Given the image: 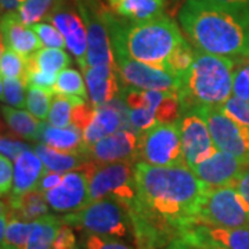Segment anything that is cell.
<instances>
[{"mask_svg": "<svg viewBox=\"0 0 249 249\" xmlns=\"http://www.w3.org/2000/svg\"><path fill=\"white\" fill-rule=\"evenodd\" d=\"M136 204L129 209L137 249L168 247L198 224L199 208L209 187L186 165H134Z\"/></svg>", "mask_w": 249, "mask_h": 249, "instance_id": "obj_1", "label": "cell"}, {"mask_svg": "<svg viewBox=\"0 0 249 249\" xmlns=\"http://www.w3.org/2000/svg\"><path fill=\"white\" fill-rule=\"evenodd\" d=\"M178 22L201 52L232 60L249 57V7L186 0Z\"/></svg>", "mask_w": 249, "mask_h": 249, "instance_id": "obj_2", "label": "cell"}, {"mask_svg": "<svg viewBox=\"0 0 249 249\" xmlns=\"http://www.w3.org/2000/svg\"><path fill=\"white\" fill-rule=\"evenodd\" d=\"M103 17L109 31L112 50H121L157 70L168 71L169 55L184 40L176 22L165 16L139 24H124L116 19L112 11L103 7Z\"/></svg>", "mask_w": 249, "mask_h": 249, "instance_id": "obj_3", "label": "cell"}, {"mask_svg": "<svg viewBox=\"0 0 249 249\" xmlns=\"http://www.w3.org/2000/svg\"><path fill=\"white\" fill-rule=\"evenodd\" d=\"M235 60L201 52L181 79L178 98L181 115L204 108L222 107L232 96Z\"/></svg>", "mask_w": 249, "mask_h": 249, "instance_id": "obj_4", "label": "cell"}, {"mask_svg": "<svg viewBox=\"0 0 249 249\" xmlns=\"http://www.w3.org/2000/svg\"><path fill=\"white\" fill-rule=\"evenodd\" d=\"M61 223L71 227L104 237L126 238L134 237L133 223L129 209L116 199L103 198L86 205L80 211L67 213Z\"/></svg>", "mask_w": 249, "mask_h": 249, "instance_id": "obj_5", "label": "cell"}, {"mask_svg": "<svg viewBox=\"0 0 249 249\" xmlns=\"http://www.w3.org/2000/svg\"><path fill=\"white\" fill-rule=\"evenodd\" d=\"M89 176V204L111 198L130 209L137 199V186L132 163L98 165L88 160L82 169ZM88 204V205H89Z\"/></svg>", "mask_w": 249, "mask_h": 249, "instance_id": "obj_6", "label": "cell"}, {"mask_svg": "<svg viewBox=\"0 0 249 249\" xmlns=\"http://www.w3.org/2000/svg\"><path fill=\"white\" fill-rule=\"evenodd\" d=\"M198 224L222 229L249 227V208L232 186L209 188L199 208Z\"/></svg>", "mask_w": 249, "mask_h": 249, "instance_id": "obj_7", "label": "cell"}, {"mask_svg": "<svg viewBox=\"0 0 249 249\" xmlns=\"http://www.w3.org/2000/svg\"><path fill=\"white\" fill-rule=\"evenodd\" d=\"M139 136H140L139 162L152 166L186 165L178 121L172 124H155L151 129L139 133Z\"/></svg>", "mask_w": 249, "mask_h": 249, "instance_id": "obj_8", "label": "cell"}, {"mask_svg": "<svg viewBox=\"0 0 249 249\" xmlns=\"http://www.w3.org/2000/svg\"><path fill=\"white\" fill-rule=\"evenodd\" d=\"M76 7L88 31V65H116L103 7L97 0H76Z\"/></svg>", "mask_w": 249, "mask_h": 249, "instance_id": "obj_9", "label": "cell"}, {"mask_svg": "<svg viewBox=\"0 0 249 249\" xmlns=\"http://www.w3.org/2000/svg\"><path fill=\"white\" fill-rule=\"evenodd\" d=\"M119 78L124 83L142 90L178 91L181 78L168 71L157 70L144 62L137 61L121 50H112Z\"/></svg>", "mask_w": 249, "mask_h": 249, "instance_id": "obj_10", "label": "cell"}, {"mask_svg": "<svg viewBox=\"0 0 249 249\" xmlns=\"http://www.w3.org/2000/svg\"><path fill=\"white\" fill-rule=\"evenodd\" d=\"M204 116L217 150L249 162V127L223 114L220 107L198 111Z\"/></svg>", "mask_w": 249, "mask_h": 249, "instance_id": "obj_11", "label": "cell"}, {"mask_svg": "<svg viewBox=\"0 0 249 249\" xmlns=\"http://www.w3.org/2000/svg\"><path fill=\"white\" fill-rule=\"evenodd\" d=\"M140 136L133 129H121L115 133L98 140L86 147L85 155L88 160L98 165L109 163H132L139 162Z\"/></svg>", "mask_w": 249, "mask_h": 249, "instance_id": "obj_12", "label": "cell"}, {"mask_svg": "<svg viewBox=\"0 0 249 249\" xmlns=\"http://www.w3.org/2000/svg\"><path fill=\"white\" fill-rule=\"evenodd\" d=\"M178 126L181 133L184 162L190 169L211 158L217 151L209 126L199 112L193 111L183 114L178 119Z\"/></svg>", "mask_w": 249, "mask_h": 249, "instance_id": "obj_13", "label": "cell"}, {"mask_svg": "<svg viewBox=\"0 0 249 249\" xmlns=\"http://www.w3.org/2000/svg\"><path fill=\"white\" fill-rule=\"evenodd\" d=\"M47 22L53 24L65 39L67 49L75 57L80 70L85 71L88 65V31L78 7L73 9L67 1L49 17Z\"/></svg>", "mask_w": 249, "mask_h": 249, "instance_id": "obj_14", "label": "cell"}, {"mask_svg": "<svg viewBox=\"0 0 249 249\" xmlns=\"http://www.w3.org/2000/svg\"><path fill=\"white\" fill-rule=\"evenodd\" d=\"M46 201L58 213H72L89 204V176L83 170L64 175L62 181L45 194Z\"/></svg>", "mask_w": 249, "mask_h": 249, "instance_id": "obj_15", "label": "cell"}, {"mask_svg": "<svg viewBox=\"0 0 249 249\" xmlns=\"http://www.w3.org/2000/svg\"><path fill=\"white\" fill-rule=\"evenodd\" d=\"M248 165L247 160L217 150L211 158L193 166L191 170L209 188H217L232 186Z\"/></svg>", "mask_w": 249, "mask_h": 249, "instance_id": "obj_16", "label": "cell"}, {"mask_svg": "<svg viewBox=\"0 0 249 249\" xmlns=\"http://www.w3.org/2000/svg\"><path fill=\"white\" fill-rule=\"evenodd\" d=\"M129 124V112L124 101L109 103L107 106L97 108L94 119L91 121L89 127L83 130V142L85 145L89 147L98 140L107 137L109 134L115 133L121 129H126L124 126ZM86 150V148H85Z\"/></svg>", "mask_w": 249, "mask_h": 249, "instance_id": "obj_17", "label": "cell"}, {"mask_svg": "<svg viewBox=\"0 0 249 249\" xmlns=\"http://www.w3.org/2000/svg\"><path fill=\"white\" fill-rule=\"evenodd\" d=\"M83 73L89 101L94 107L107 106L115 100L119 93V73L116 65L88 67Z\"/></svg>", "mask_w": 249, "mask_h": 249, "instance_id": "obj_18", "label": "cell"}, {"mask_svg": "<svg viewBox=\"0 0 249 249\" xmlns=\"http://www.w3.org/2000/svg\"><path fill=\"white\" fill-rule=\"evenodd\" d=\"M1 46L10 47L28 58L43 45L32 28L21 22L16 13H9L1 14Z\"/></svg>", "mask_w": 249, "mask_h": 249, "instance_id": "obj_19", "label": "cell"}, {"mask_svg": "<svg viewBox=\"0 0 249 249\" xmlns=\"http://www.w3.org/2000/svg\"><path fill=\"white\" fill-rule=\"evenodd\" d=\"M181 237L187 240L209 242L223 249H249V227L222 229L196 224Z\"/></svg>", "mask_w": 249, "mask_h": 249, "instance_id": "obj_20", "label": "cell"}, {"mask_svg": "<svg viewBox=\"0 0 249 249\" xmlns=\"http://www.w3.org/2000/svg\"><path fill=\"white\" fill-rule=\"evenodd\" d=\"M1 205L6 208L9 219L14 217L24 222H36L50 214V206L46 201L45 194L40 193L37 188L28 191L22 196H6V201L1 199Z\"/></svg>", "mask_w": 249, "mask_h": 249, "instance_id": "obj_21", "label": "cell"}, {"mask_svg": "<svg viewBox=\"0 0 249 249\" xmlns=\"http://www.w3.org/2000/svg\"><path fill=\"white\" fill-rule=\"evenodd\" d=\"M45 173V165L39 158V155L31 148L24 151L16 160L14 181H13V188L9 196H18L25 194L28 191L36 190L40 178Z\"/></svg>", "mask_w": 249, "mask_h": 249, "instance_id": "obj_22", "label": "cell"}, {"mask_svg": "<svg viewBox=\"0 0 249 249\" xmlns=\"http://www.w3.org/2000/svg\"><path fill=\"white\" fill-rule=\"evenodd\" d=\"M109 10L130 22H145L163 17L165 0H107Z\"/></svg>", "mask_w": 249, "mask_h": 249, "instance_id": "obj_23", "label": "cell"}, {"mask_svg": "<svg viewBox=\"0 0 249 249\" xmlns=\"http://www.w3.org/2000/svg\"><path fill=\"white\" fill-rule=\"evenodd\" d=\"M39 142L64 152H85L86 148L83 142V132L73 124L68 127H55L43 122L40 127Z\"/></svg>", "mask_w": 249, "mask_h": 249, "instance_id": "obj_24", "label": "cell"}, {"mask_svg": "<svg viewBox=\"0 0 249 249\" xmlns=\"http://www.w3.org/2000/svg\"><path fill=\"white\" fill-rule=\"evenodd\" d=\"M34 151L43 162L46 172L68 173L72 170H80L82 166L89 160L85 152H64L55 150L45 142L36 144Z\"/></svg>", "mask_w": 249, "mask_h": 249, "instance_id": "obj_25", "label": "cell"}, {"mask_svg": "<svg viewBox=\"0 0 249 249\" xmlns=\"http://www.w3.org/2000/svg\"><path fill=\"white\" fill-rule=\"evenodd\" d=\"M1 114L4 122L9 126V130H11L16 137H21L25 140H39L40 127L43 122L35 118L29 111L3 106Z\"/></svg>", "mask_w": 249, "mask_h": 249, "instance_id": "obj_26", "label": "cell"}, {"mask_svg": "<svg viewBox=\"0 0 249 249\" xmlns=\"http://www.w3.org/2000/svg\"><path fill=\"white\" fill-rule=\"evenodd\" d=\"M70 55L64 52V49L42 47L35 54L28 57L27 72L39 71L58 75L70 65Z\"/></svg>", "mask_w": 249, "mask_h": 249, "instance_id": "obj_27", "label": "cell"}, {"mask_svg": "<svg viewBox=\"0 0 249 249\" xmlns=\"http://www.w3.org/2000/svg\"><path fill=\"white\" fill-rule=\"evenodd\" d=\"M67 0H27L18 11H16L17 17L21 22L28 27H32L37 22H45L58 10Z\"/></svg>", "mask_w": 249, "mask_h": 249, "instance_id": "obj_28", "label": "cell"}, {"mask_svg": "<svg viewBox=\"0 0 249 249\" xmlns=\"http://www.w3.org/2000/svg\"><path fill=\"white\" fill-rule=\"evenodd\" d=\"M54 94H61L67 97H73L88 101L89 93L86 80L82 78L80 72L73 68H65L57 75V80L53 88Z\"/></svg>", "mask_w": 249, "mask_h": 249, "instance_id": "obj_29", "label": "cell"}, {"mask_svg": "<svg viewBox=\"0 0 249 249\" xmlns=\"http://www.w3.org/2000/svg\"><path fill=\"white\" fill-rule=\"evenodd\" d=\"M61 226V219L52 214L34 223V229L25 249H52L53 241Z\"/></svg>", "mask_w": 249, "mask_h": 249, "instance_id": "obj_30", "label": "cell"}, {"mask_svg": "<svg viewBox=\"0 0 249 249\" xmlns=\"http://www.w3.org/2000/svg\"><path fill=\"white\" fill-rule=\"evenodd\" d=\"M83 100L73 97H67L61 94H54L53 103L49 111L47 124L55 127H68L72 124V112L76 104Z\"/></svg>", "mask_w": 249, "mask_h": 249, "instance_id": "obj_31", "label": "cell"}, {"mask_svg": "<svg viewBox=\"0 0 249 249\" xmlns=\"http://www.w3.org/2000/svg\"><path fill=\"white\" fill-rule=\"evenodd\" d=\"M27 60V57L14 52L13 49L1 46V52H0L1 78H16V79H22L25 82Z\"/></svg>", "mask_w": 249, "mask_h": 249, "instance_id": "obj_32", "label": "cell"}, {"mask_svg": "<svg viewBox=\"0 0 249 249\" xmlns=\"http://www.w3.org/2000/svg\"><path fill=\"white\" fill-rule=\"evenodd\" d=\"M54 93L50 89H42L29 86L27 91V108L32 115L39 121H47L49 111L53 103Z\"/></svg>", "mask_w": 249, "mask_h": 249, "instance_id": "obj_33", "label": "cell"}, {"mask_svg": "<svg viewBox=\"0 0 249 249\" xmlns=\"http://www.w3.org/2000/svg\"><path fill=\"white\" fill-rule=\"evenodd\" d=\"M196 52V50H194V47L191 46V43L184 39L169 55L168 64H166L168 72L183 79V76L186 75L187 71L190 70V67L194 62Z\"/></svg>", "mask_w": 249, "mask_h": 249, "instance_id": "obj_34", "label": "cell"}, {"mask_svg": "<svg viewBox=\"0 0 249 249\" xmlns=\"http://www.w3.org/2000/svg\"><path fill=\"white\" fill-rule=\"evenodd\" d=\"M0 91H1V101L4 106L13 108L27 107L28 86L22 79L1 78Z\"/></svg>", "mask_w": 249, "mask_h": 249, "instance_id": "obj_35", "label": "cell"}, {"mask_svg": "<svg viewBox=\"0 0 249 249\" xmlns=\"http://www.w3.org/2000/svg\"><path fill=\"white\" fill-rule=\"evenodd\" d=\"M35 222H24L19 219H9V226L6 230V237L1 244H9L18 249H25Z\"/></svg>", "mask_w": 249, "mask_h": 249, "instance_id": "obj_36", "label": "cell"}, {"mask_svg": "<svg viewBox=\"0 0 249 249\" xmlns=\"http://www.w3.org/2000/svg\"><path fill=\"white\" fill-rule=\"evenodd\" d=\"M232 96L249 100V57L235 60Z\"/></svg>", "mask_w": 249, "mask_h": 249, "instance_id": "obj_37", "label": "cell"}, {"mask_svg": "<svg viewBox=\"0 0 249 249\" xmlns=\"http://www.w3.org/2000/svg\"><path fill=\"white\" fill-rule=\"evenodd\" d=\"M32 29L35 31V34L39 36L42 45L46 47H54V49H64L67 47L65 39L61 35V32L54 27L50 22H37L35 25H32Z\"/></svg>", "mask_w": 249, "mask_h": 249, "instance_id": "obj_38", "label": "cell"}, {"mask_svg": "<svg viewBox=\"0 0 249 249\" xmlns=\"http://www.w3.org/2000/svg\"><path fill=\"white\" fill-rule=\"evenodd\" d=\"M220 109L223 114L231 118L232 121L249 127V100L231 96L220 107Z\"/></svg>", "mask_w": 249, "mask_h": 249, "instance_id": "obj_39", "label": "cell"}, {"mask_svg": "<svg viewBox=\"0 0 249 249\" xmlns=\"http://www.w3.org/2000/svg\"><path fill=\"white\" fill-rule=\"evenodd\" d=\"M82 247L85 249H134L124 244L119 238L114 237H104L86 232L82 238Z\"/></svg>", "mask_w": 249, "mask_h": 249, "instance_id": "obj_40", "label": "cell"}, {"mask_svg": "<svg viewBox=\"0 0 249 249\" xmlns=\"http://www.w3.org/2000/svg\"><path fill=\"white\" fill-rule=\"evenodd\" d=\"M97 112V107H94L91 103L88 101H82L79 104H76L72 112V124L80 129L82 132L89 127L91 121L94 119Z\"/></svg>", "mask_w": 249, "mask_h": 249, "instance_id": "obj_41", "label": "cell"}, {"mask_svg": "<svg viewBox=\"0 0 249 249\" xmlns=\"http://www.w3.org/2000/svg\"><path fill=\"white\" fill-rule=\"evenodd\" d=\"M31 147L25 144V142H19L17 139H13L10 136H1V140H0V151L1 155L7 157L11 160H17L18 157L22 154L24 151L29 150Z\"/></svg>", "mask_w": 249, "mask_h": 249, "instance_id": "obj_42", "label": "cell"}, {"mask_svg": "<svg viewBox=\"0 0 249 249\" xmlns=\"http://www.w3.org/2000/svg\"><path fill=\"white\" fill-rule=\"evenodd\" d=\"M14 181V169L11 165V160L7 157H0V193L1 196H9L13 188Z\"/></svg>", "mask_w": 249, "mask_h": 249, "instance_id": "obj_43", "label": "cell"}, {"mask_svg": "<svg viewBox=\"0 0 249 249\" xmlns=\"http://www.w3.org/2000/svg\"><path fill=\"white\" fill-rule=\"evenodd\" d=\"M76 238L72 231L71 226L61 223L57 235L53 241L52 249H76Z\"/></svg>", "mask_w": 249, "mask_h": 249, "instance_id": "obj_44", "label": "cell"}, {"mask_svg": "<svg viewBox=\"0 0 249 249\" xmlns=\"http://www.w3.org/2000/svg\"><path fill=\"white\" fill-rule=\"evenodd\" d=\"M57 80V75L54 73H46V72H27L25 76V85L29 86H35V88H42V89L53 90L54 85Z\"/></svg>", "mask_w": 249, "mask_h": 249, "instance_id": "obj_45", "label": "cell"}, {"mask_svg": "<svg viewBox=\"0 0 249 249\" xmlns=\"http://www.w3.org/2000/svg\"><path fill=\"white\" fill-rule=\"evenodd\" d=\"M65 173H58V172H46L45 175L42 176L39 184H37V190L40 193L46 194L47 191H50L52 188L57 187L64 178Z\"/></svg>", "mask_w": 249, "mask_h": 249, "instance_id": "obj_46", "label": "cell"}, {"mask_svg": "<svg viewBox=\"0 0 249 249\" xmlns=\"http://www.w3.org/2000/svg\"><path fill=\"white\" fill-rule=\"evenodd\" d=\"M232 187L237 190V193L240 194L242 201L249 208V165L247 166V169L241 173L240 178L235 180V183L232 184Z\"/></svg>", "mask_w": 249, "mask_h": 249, "instance_id": "obj_47", "label": "cell"}, {"mask_svg": "<svg viewBox=\"0 0 249 249\" xmlns=\"http://www.w3.org/2000/svg\"><path fill=\"white\" fill-rule=\"evenodd\" d=\"M27 0H0L1 3V14L16 13Z\"/></svg>", "mask_w": 249, "mask_h": 249, "instance_id": "obj_48", "label": "cell"}, {"mask_svg": "<svg viewBox=\"0 0 249 249\" xmlns=\"http://www.w3.org/2000/svg\"><path fill=\"white\" fill-rule=\"evenodd\" d=\"M166 249H196L194 245H191L187 240H184L183 237H178L176 240H173L169 245L166 247Z\"/></svg>", "mask_w": 249, "mask_h": 249, "instance_id": "obj_49", "label": "cell"}, {"mask_svg": "<svg viewBox=\"0 0 249 249\" xmlns=\"http://www.w3.org/2000/svg\"><path fill=\"white\" fill-rule=\"evenodd\" d=\"M187 240V238H184ZM191 245H194L196 249H223L220 247H216V245H212L209 242H204V241H196V240H187Z\"/></svg>", "mask_w": 249, "mask_h": 249, "instance_id": "obj_50", "label": "cell"}, {"mask_svg": "<svg viewBox=\"0 0 249 249\" xmlns=\"http://www.w3.org/2000/svg\"><path fill=\"white\" fill-rule=\"evenodd\" d=\"M217 4H229V6H247L249 7V0H211Z\"/></svg>", "mask_w": 249, "mask_h": 249, "instance_id": "obj_51", "label": "cell"}, {"mask_svg": "<svg viewBox=\"0 0 249 249\" xmlns=\"http://www.w3.org/2000/svg\"><path fill=\"white\" fill-rule=\"evenodd\" d=\"M1 249H18L16 247H11L9 244H1Z\"/></svg>", "mask_w": 249, "mask_h": 249, "instance_id": "obj_52", "label": "cell"}, {"mask_svg": "<svg viewBox=\"0 0 249 249\" xmlns=\"http://www.w3.org/2000/svg\"><path fill=\"white\" fill-rule=\"evenodd\" d=\"M76 249H79V248H76Z\"/></svg>", "mask_w": 249, "mask_h": 249, "instance_id": "obj_53", "label": "cell"}]
</instances>
